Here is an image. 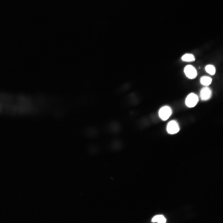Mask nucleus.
Segmentation results:
<instances>
[{
  "mask_svg": "<svg viewBox=\"0 0 223 223\" xmlns=\"http://www.w3.org/2000/svg\"><path fill=\"white\" fill-rule=\"evenodd\" d=\"M184 72L186 76L190 79L195 78L197 75L196 69L191 65L186 66L184 68Z\"/></svg>",
  "mask_w": 223,
  "mask_h": 223,
  "instance_id": "obj_3",
  "label": "nucleus"
},
{
  "mask_svg": "<svg viewBox=\"0 0 223 223\" xmlns=\"http://www.w3.org/2000/svg\"><path fill=\"white\" fill-rule=\"evenodd\" d=\"M172 111L169 107L165 106L161 107L159 112L160 118L163 120H167L170 116Z\"/></svg>",
  "mask_w": 223,
  "mask_h": 223,
  "instance_id": "obj_2",
  "label": "nucleus"
},
{
  "mask_svg": "<svg viewBox=\"0 0 223 223\" xmlns=\"http://www.w3.org/2000/svg\"><path fill=\"white\" fill-rule=\"evenodd\" d=\"M151 221L152 222L164 223L166 222V219L163 216L158 215L154 216L152 219Z\"/></svg>",
  "mask_w": 223,
  "mask_h": 223,
  "instance_id": "obj_7",
  "label": "nucleus"
},
{
  "mask_svg": "<svg viewBox=\"0 0 223 223\" xmlns=\"http://www.w3.org/2000/svg\"><path fill=\"white\" fill-rule=\"evenodd\" d=\"M212 81V78L207 76L203 77H201L200 79L201 83L205 86L209 85L211 84Z\"/></svg>",
  "mask_w": 223,
  "mask_h": 223,
  "instance_id": "obj_6",
  "label": "nucleus"
},
{
  "mask_svg": "<svg viewBox=\"0 0 223 223\" xmlns=\"http://www.w3.org/2000/svg\"><path fill=\"white\" fill-rule=\"evenodd\" d=\"M199 101L198 97L197 95L191 93L189 94L185 100V103L189 107H194L197 103Z\"/></svg>",
  "mask_w": 223,
  "mask_h": 223,
  "instance_id": "obj_1",
  "label": "nucleus"
},
{
  "mask_svg": "<svg viewBox=\"0 0 223 223\" xmlns=\"http://www.w3.org/2000/svg\"><path fill=\"white\" fill-rule=\"evenodd\" d=\"M179 127L177 122L175 120L170 121L168 124L167 130L168 133L174 134L177 133L179 130Z\"/></svg>",
  "mask_w": 223,
  "mask_h": 223,
  "instance_id": "obj_4",
  "label": "nucleus"
},
{
  "mask_svg": "<svg viewBox=\"0 0 223 223\" xmlns=\"http://www.w3.org/2000/svg\"><path fill=\"white\" fill-rule=\"evenodd\" d=\"M182 60L186 62H192L195 60V56L191 54H186L181 57Z\"/></svg>",
  "mask_w": 223,
  "mask_h": 223,
  "instance_id": "obj_8",
  "label": "nucleus"
},
{
  "mask_svg": "<svg viewBox=\"0 0 223 223\" xmlns=\"http://www.w3.org/2000/svg\"><path fill=\"white\" fill-rule=\"evenodd\" d=\"M205 70L211 75H214L216 72V69L212 65H207L205 68Z\"/></svg>",
  "mask_w": 223,
  "mask_h": 223,
  "instance_id": "obj_9",
  "label": "nucleus"
},
{
  "mask_svg": "<svg viewBox=\"0 0 223 223\" xmlns=\"http://www.w3.org/2000/svg\"><path fill=\"white\" fill-rule=\"evenodd\" d=\"M212 95V91L208 87L203 88L200 92V97L203 101L208 100L211 98Z\"/></svg>",
  "mask_w": 223,
  "mask_h": 223,
  "instance_id": "obj_5",
  "label": "nucleus"
}]
</instances>
